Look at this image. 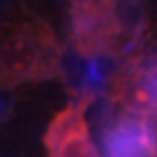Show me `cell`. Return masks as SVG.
Masks as SVG:
<instances>
[{"mask_svg":"<svg viewBox=\"0 0 157 157\" xmlns=\"http://www.w3.org/2000/svg\"><path fill=\"white\" fill-rule=\"evenodd\" d=\"M144 72H146L147 83H149V87H151L154 101H155V108H157V56L149 63V66L144 69Z\"/></svg>","mask_w":157,"mask_h":157,"instance_id":"obj_5","label":"cell"},{"mask_svg":"<svg viewBox=\"0 0 157 157\" xmlns=\"http://www.w3.org/2000/svg\"><path fill=\"white\" fill-rule=\"evenodd\" d=\"M106 157H155L157 128L144 117H120L103 133Z\"/></svg>","mask_w":157,"mask_h":157,"instance_id":"obj_3","label":"cell"},{"mask_svg":"<svg viewBox=\"0 0 157 157\" xmlns=\"http://www.w3.org/2000/svg\"><path fill=\"white\" fill-rule=\"evenodd\" d=\"M155 157H157V155H155Z\"/></svg>","mask_w":157,"mask_h":157,"instance_id":"obj_6","label":"cell"},{"mask_svg":"<svg viewBox=\"0 0 157 157\" xmlns=\"http://www.w3.org/2000/svg\"><path fill=\"white\" fill-rule=\"evenodd\" d=\"M112 93L114 98L122 104V108L135 116L147 119L154 111H157L146 72L138 64L125 67L116 77Z\"/></svg>","mask_w":157,"mask_h":157,"instance_id":"obj_4","label":"cell"},{"mask_svg":"<svg viewBox=\"0 0 157 157\" xmlns=\"http://www.w3.org/2000/svg\"><path fill=\"white\" fill-rule=\"evenodd\" d=\"M61 74V53L53 31L34 15H15L2 26V87L15 88Z\"/></svg>","mask_w":157,"mask_h":157,"instance_id":"obj_1","label":"cell"},{"mask_svg":"<svg viewBox=\"0 0 157 157\" xmlns=\"http://www.w3.org/2000/svg\"><path fill=\"white\" fill-rule=\"evenodd\" d=\"M90 103L91 95L85 93L55 116L44 136L48 157H98L83 119Z\"/></svg>","mask_w":157,"mask_h":157,"instance_id":"obj_2","label":"cell"}]
</instances>
